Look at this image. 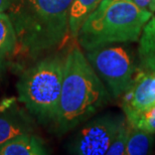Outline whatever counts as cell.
Instances as JSON below:
<instances>
[{
	"label": "cell",
	"instance_id": "4fadbf2b",
	"mask_svg": "<svg viewBox=\"0 0 155 155\" xmlns=\"http://www.w3.org/2000/svg\"><path fill=\"white\" fill-rule=\"evenodd\" d=\"M154 134L143 130L130 128L128 141H127L126 155H146L152 151L154 144Z\"/></svg>",
	"mask_w": 155,
	"mask_h": 155
},
{
	"label": "cell",
	"instance_id": "d6986e66",
	"mask_svg": "<svg viewBox=\"0 0 155 155\" xmlns=\"http://www.w3.org/2000/svg\"><path fill=\"white\" fill-rule=\"evenodd\" d=\"M153 13H155V8H154V12H153Z\"/></svg>",
	"mask_w": 155,
	"mask_h": 155
},
{
	"label": "cell",
	"instance_id": "277c9868",
	"mask_svg": "<svg viewBox=\"0 0 155 155\" xmlns=\"http://www.w3.org/2000/svg\"><path fill=\"white\" fill-rule=\"evenodd\" d=\"M66 54H51L24 70L16 84L18 100L45 126L57 120Z\"/></svg>",
	"mask_w": 155,
	"mask_h": 155
},
{
	"label": "cell",
	"instance_id": "5bb4252c",
	"mask_svg": "<svg viewBox=\"0 0 155 155\" xmlns=\"http://www.w3.org/2000/svg\"><path fill=\"white\" fill-rule=\"evenodd\" d=\"M126 121L131 128L155 134V104Z\"/></svg>",
	"mask_w": 155,
	"mask_h": 155
},
{
	"label": "cell",
	"instance_id": "e0dca14e",
	"mask_svg": "<svg viewBox=\"0 0 155 155\" xmlns=\"http://www.w3.org/2000/svg\"><path fill=\"white\" fill-rule=\"evenodd\" d=\"M12 0H0V13L1 12H7L10 8Z\"/></svg>",
	"mask_w": 155,
	"mask_h": 155
},
{
	"label": "cell",
	"instance_id": "ba28073f",
	"mask_svg": "<svg viewBox=\"0 0 155 155\" xmlns=\"http://www.w3.org/2000/svg\"><path fill=\"white\" fill-rule=\"evenodd\" d=\"M49 151L45 142L36 134L25 132L0 145V155H45Z\"/></svg>",
	"mask_w": 155,
	"mask_h": 155
},
{
	"label": "cell",
	"instance_id": "9a60e30c",
	"mask_svg": "<svg viewBox=\"0 0 155 155\" xmlns=\"http://www.w3.org/2000/svg\"><path fill=\"white\" fill-rule=\"evenodd\" d=\"M129 124L125 120L124 123L121 125V127L118 130L115 138L113 139L109 149L107 151V155H124L125 154V149L127 141H128L129 133H130Z\"/></svg>",
	"mask_w": 155,
	"mask_h": 155
},
{
	"label": "cell",
	"instance_id": "2e32d148",
	"mask_svg": "<svg viewBox=\"0 0 155 155\" xmlns=\"http://www.w3.org/2000/svg\"><path fill=\"white\" fill-rule=\"evenodd\" d=\"M139 7L149 10L153 13L155 8V0H132Z\"/></svg>",
	"mask_w": 155,
	"mask_h": 155
},
{
	"label": "cell",
	"instance_id": "7c38bea8",
	"mask_svg": "<svg viewBox=\"0 0 155 155\" xmlns=\"http://www.w3.org/2000/svg\"><path fill=\"white\" fill-rule=\"evenodd\" d=\"M101 0H74L70 13V38L76 39L78 32L87 17Z\"/></svg>",
	"mask_w": 155,
	"mask_h": 155
},
{
	"label": "cell",
	"instance_id": "7a4b0ae2",
	"mask_svg": "<svg viewBox=\"0 0 155 155\" xmlns=\"http://www.w3.org/2000/svg\"><path fill=\"white\" fill-rule=\"evenodd\" d=\"M111 96L79 46L74 45L64 58V77L54 130L64 135L87 122L106 106Z\"/></svg>",
	"mask_w": 155,
	"mask_h": 155
},
{
	"label": "cell",
	"instance_id": "6da1fadb",
	"mask_svg": "<svg viewBox=\"0 0 155 155\" xmlns=\"http://www.w3.org/2000/svg\"><path fill=\"white\" fill-rule=\"evenodd\" d=\"M74 0H12L7 14L16 33L14 55L31 60L58 48L70 36Z\"/></svg>",
	"mask_w": 155,
	"mask_h": 155
},
{
	"label": "cell",
	"instance_id": "ac0fdd59",
	"mask_svg": "<svg viewBox=\"0 0 155 155\" xmlns=\"http://www.w3.org/2000/svg\"><path fill=\"white\" fill-rule=\"evenodd\" d=\"M5 63H6V61L0 60V74H1L2 71L4 70V68H5Z\"/></svg>",
	"mask_w": 155,
	"mask_h": 155
},
{
	"label": "cell",
	"instance_id": "52a82bcc",
	"mask_svg": "<svg viewBox=\"0 0 155 155\" xmlns=\"http://www.w3.org/2000/svg\"><path fill=\"white\" fill-rule=\"evenodd\" d=\"M122 109L126 120L155 104V73L138 69L131 85L122 95Z\"/></svg>",
	"mask_w": 155,
	"mask_h": 155
},
{
	"label": "cell",
	"instance_id": "9c48e42d",
	"mask_svg": "<svg viewBox=\"0 0 155 155\" xmlns=\"http://www.w3.org/2000/svg\"><path fill=\"white\" fill-rule=\"evenodd\" d=\"M31 131V122L17 108L0 111V145L21 133Z\"/></svg>",
	"mask_w": 155,
	"mask_h": 155
},
{
	"label": "cell",
	"instance_id": "30bf717a",
	"mask_svg": "<svg viewBox=\"0 0 155 155\" xmlns=\"http://www.w3.org/2000/svg\"><path fill=\"white\" fill-rule=\"evenodd\" d=\"M138 41L139 69L155 73V15L144 26Z\"/></svg>",
	"mask_w": 155,
	"mask_h": 155
},
{
	"label": "cell",
	"instance_id": "8fae6325",
	"mask_svg": "<svg viewBox=\"0 0 155 155\" xmlns=\"http://www.w3.org/2000/svg\"><path fill=\"white\" fill-rule=\"evenodd\" d=\"M16 33L7 12L0 13V60L7 61L16 49Z\"/></svg>",
	"mask_w": 155,
	"mask_h": 155
},
{
	"label": "cell",
	"instance_id": "3957f363",
	"mask_svg": "<svg viewBox=\"0 0 155 155\" xmlns=\"http://www.w3.org/2000/svg\"><path fill=\"white\" fill-rule=\"evenodd\" d=\"M153 13L132 0H101L86 18L77 41L83 49L138 41Z\"/></svg>",
	"mask_w": 155,
	"mask_h": 155
},
{
	"label": "cell",
	"instance_id": "5b68a950",
	"mask_svg": "<svg viewBox=\"0 0 155 155\" xmlns=\"http://www.w3.org/2000/svg\"><path fill=\"white\" fill-rule=\"evenodd\" d=\"M85 54L104 83L111 99H120L138 70L131 49L124 45H109L86 51Z\"/></svg>",
	"mask_w": 155,
	"mask_h": 155
},
{
	"label": "cell",
	"instance_id": "8992f818",
	"mask_svg": "<svg viewBox=\"0 0 155 155\" xmlns=\"http://www.w3.org/2000/svg\"><path fill=\"white\" fill-rule=\"evenodd\" d=\"M125 120L126 118L112 114L88 120L70 141L68 151L71 154L78 155L106 154L118 130Z\"/></svg>",
	"mask_w": 155,
	"mask_h": 155
}]
</instances>
